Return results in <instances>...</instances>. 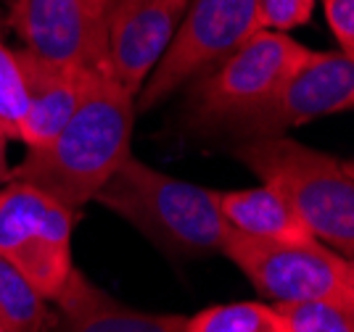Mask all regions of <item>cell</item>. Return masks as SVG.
Segmentation results:
<instances>
[{
	"instance_id": "obj_13",
	"label": "cell",
	"mask_w": 354,
	"mask_h": 332,
	"mask_svg": "<svg viewBox=\"0 0 354 332\" xmlns=\"http://www.w3.org/2000/svg\"><path fill=\"white\" fill-rule=\"evenodd\" d=\"M217 208L227 232L254 240H304L307 224L278 190L259 185L246 190H214Z\"/></svg>"
},
{
	"instance_id": "obj_17",
	"label": "cell",
	"mask_w": 354,
	"mask_h": 332,
	"mask_svg": "<svg viewBox=\"0 0 354 332\" xmlns=\"http://www.w3.org/2000/svg\"><path fill=\"white\" fill-rule=\"evenodd\" d=\"M286 332H354V301L272 304Z\"/></svg>"
},
{
	"instance_id": "obj_18",
	"label": "cell",
	"mask_w": 354,
	"mask_h": 332,
	"mask_svg": "<svg viewBox=\"0 0 354 332\" xmlns=\"http://www.w3.org/2000/svg\"><path fill=\"white\" fill-rule=\"evenodd\" d=\"M259 27L272 32H291L312 19L317 0H254Z\"/></svg>"
},
{
	"instance_id": "obj_12",
	"label": "cell",
	"mask_w": 354,
	"mask_h": 332,
	"mask_svg": "<svg viewBox=\"0 0 354 332\" xmlns=\"http://www.w3.org/2000/svg\"><path fill=\"white\" fill-rule=\"evenodd\" d=\"M24 77H27V111L21 119L19 140L27 148H40L50 137H56L61 127L72 119L77 106L95 85L101 72H88L77 66L48 64L19 50Z\"/></svg>"
},
{
	"instance_id": "obj_9",
	"label": "cell",
	"mask_w": 354,
	"mask_h": 332,
	"mask_svg": "<svg viewBox=\"0 0 354 332\" xmlns=\"http://www.w3.org/2000/svg\"><path fill=\"white\" fill-rule=\"evenodd\" d=\"M6 27L30 56L109 74V29L88 0H11Z\"/></svg>"
},
{
	"instance_id": "obj_3",
	"label": "cell",
	"mask_w": 354,
	"mask_h": 332,
	"mask_svg": "<svg viewBox=\"0 0 354 332\" xmlns=\"http://www.w3.org/2000/svg\"><path fill=\"white\" fill-rule=\"evenodd\" d=\"M246 169L291 203L312 237L344 259L354 256V166L294 137L275 135L233 145Z\"/></svg>"
},
{
	"instance_id": "obj_2",
	"label": "cell",
	"mask_w": 354,
	"mask_h": 332,
	"mask_svg": "<svg viewBox=\"0 0 354 332\" xmlns=\"http://www.w3.org/2000/svg\"><path fill=\"white\" fill-rule=\"evenodd\" d=\"M93 201L130 222L146 240L175 259L222 253L227 240L214 190L164 174L135 156L119 164Z\"/></svg>"
},
{
	"instance_id": "obj_11",
	"label": "cell",
	"mask_w": 354,
	"mask_h": 332,
	"mask_svg": "<svg viewBox=\"0 0 354 332\" xmlns=\"http://www.w3.org/2000/svg\"><path fill=\"white\" fill-rule=\"evenodd\" d=\"M53 304V322L43 332H185L188 322L183 314H151L119 304L80 269Z\"/></svg>"
},
{
	"instance_id": "obj_21",
	"label": "cell",
	"mask_w": 354,
	"mask_h": 332,
	"mask_svg": "<svg viewBox=\"0 0 354 332\" xmlns=\"http://www.w3.org/2000/svg\"><path fill=\"white\" fill-rule=\"evenodd\" d=\"M114 3H117V0H88V6L101 16V19H109L111 8H114Z\"/></svg>"
},
{
	"instance_id": "obj_19",
	"label": "cell",
	"mask_w": 354,
	"mask_h": 332,
	"mask_svg": "<svg viewBox=\"0 0 354 332\" xmlns=\"http://www.w3.org/2000/svg\"><path fill=\"white\" fill-rule=\"evenodd\" d=\"M323 11L336 50L354 58V0H323Z\"/></svg>"
},
{
	"instance_id": "obj_10",
	"label": "cell",
	"mask_w": 354,
	"mask_h": 332,
	"mask_svg": "<svg viewBox=\"0 0 354 332\" xmlns=\"http://www.w3.org/2000/svg\"><path fill=\"white\" fill-rule=\"evenodd\" d=\"M191 0H117L106 19L109 74L127 92L138 95L159 64Z\"/></svg>"
},
{
	"instance_id": "obj_22",
	"label": "cell",
	"mask_w": 354,
	"mask_h": 332,
	"mask_svg": "<svg viewBox=\"0 0 354 332\" xmlns=\"http://www.w3.org/2000/svg\"><path fill=\"white\" fill-rule=\"evenodd\" d=\"M0 332H6V330H3V327H0Z\"/></svg>"
},
{
	"instance_id": "obj_8",
	"label": "cell",
	"mask_w": 354,
	"mask_h": 332,
	"mask_svg": "<svg viewBox=\"0 0 354 332\" xmlns=\"http://www.w3.org/2000/svg\"><path fill=\"white\" fill-rule=\"evenodd\" d=\"M354 106V58L341 50H312L262 103L227 116L212 132L243 140L275 137L291 127L349 111Z\"/></svg>"
},
{
	"instance_id": "obj_6",
	"label": "cell",
	"mask_w": 354,
	"mask_h": 332,
	"mask_svg": "<svg viewBox=\"0 0 354 332\" xmlns=\"http://www.w3.org/2000/svg\"><path fill=\"white\" fill-rule=\"evenodd\" d=\"M77 211L27 182L0 185V253L14 264L48 304L74 275L72 230Z\"/></svg>"
},
{
	"instance_id": "obj_1",
	"label": "cell",
	"mask_w": 354,
	"mask_h": 332,
	"mask_svg": "<svg viewBox=\"0 0 354 332\" xmlns=\"http://www.w3.org/2000/svg\"><path fill=\"white\" fill-rule=\"evenodd\" d=\"M133 124L135 95L104 74L56 137L40 148H27L8 179L27 182L80 211L130 156Z\"/></svg>"
},
{
	"instance_id": "obj_14",
	"label": "cell",
	"mask_w": 354,
	"mask_h": 332,
	"mask_svg": "<svg viewBox=\"0 0 354 332\" xmlns=\"http://www.w3.org/2000/svg\"><path fill=\"white\" fill-rule=\"evenodd\" d=\"M53 309L43 293L0 253V327L6 332H43Z\"/></svg>"
},
{
	"instance_id": "obj_7",
	"label": "cell",
	"mask_w": 354,
	"mask_h": 332,
	"mask_svg": "<svg viewBox=\"0 0 354 332\" xmlns=\"http://www.w3.org/2000/svg\"><path fill=\"white\" fill-rule=\"evenodd\" d=\"M254 0H191L159 64L135 95V111H151L175 90L230 56L259 32Z\"/></svg>"
},
{
	"instance_id": "obj_16",
	"label": "cell",
	"mask_w": 354,
	"mask_h": 332,
	"mask_svg": "<svg viewBox=\"0 0 354 332\" xmlns=\"http://www.w3.org/2000/svg\"><path fill=\"white\" fill-rule=\"evenodd\" d=\"M3 27L0 21V135L6 140H19L27 111V77L21 56L8 45Z\"/></svg>"
},
{
	"instance_id": "obj_15",
	"label": "cell",
	"mask_w": 354,
	"mask_h": 332,
	"mask_svg": "<svg viewBox=\"0 0 354 332\" xmlns=\"http://www.w3.org/2000/svg\"><path fill=\"white\" fill-rule=\"evenodd\" d=\"M185 332H286L278 309L262 301L209 306L185 322Z\"/></svg>"
},
{
	"instance_id": "obj_4",
	"label": "cell",
	"mask_w": 354,
	"mask_h": 332,
	"mask_svg": "<svg viewBox=\"0 0 354 332\" xmlns=\"http://www.w3.org/2000/svg\"><path fill=\"white\" fill-rule=\"evenodd\" d=\"M222 253L267 304L354 301V264L317 237L254 240L227 232Z\"/></svg>"
},
{
	"instance_id": "obj_5",
	"label": "cell",
	"mask_w": 354,
	"mask_h": 332,
	"mask_svg": "<svg viewBox=\"0 0 354 332\" xmlns=\"http://www.w3.org/2000/svg\"><path fill=\"white\" fill-rule=\"evenodd\" d=\"M310 53L312 48L288 37L286 32H254L230 56L193 79L185 111L188 127L212 132L227 116L262 103Z\"/></svg>"
},
{
	"instance_id": "obj_20",
	"label": "cell",
	"mask_w": 354,
	"mask_h": 332,
	"mask_svg": "<svg viewBox=\"0 0 354 332\" xmlns=\"http://www.w3.org/2000/svg\"><path fill=\"white\" fill-rule=\"evenodd\" d=\"M11 177V169H8V153H6V137L0 135V185H6Z\"/></svg>"
}]
</instances>
